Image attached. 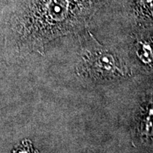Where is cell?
<instances>
[{
    "mask_svg": "<svg viewBox=\"0 0 153 153\" xmlns=\"http://www.w3.org/2000/svg\"><path fill=\"white\" fill-rule=\"evenodd\" d=\"M76 35L79 49L75 72L80 79L94 85H111L134 75L119 47L101 43L87 29Z\"/></svg>",
    "mask_w": 153,
    "mask_h": 153,
    "instance_id": "6da1fadb",
    "label": "cell"
},
{
    "mask_svg": "<svg viewBox=\"0 0 153 153\" xmlns=\"http://www.w3.org/2000/svg\"><path fill=\"white\" fill-rule=\"evenodd\" d=\"M126 46L122 50L134 72L153 79V26H127Z\"/></svg>",
    "mask_w": 153,
    "mask_h": 153,
    "instance_id": "7a4b0ae2",
    "label": "cell"
},
{
    "mask_svg": "<svg viewBox=\"0 0 153 153\" xmlns=\"http://www.w3.org/2000/svg\"><path fill=\"white\" fill-rule=\"evenodd\" d=\"M130 128L133 145L142 149L153 147V79L143 78L132 111Z\"/></svg>",
    "mask_w": 153,
    "mask_h": 153,
    "instance_id": "3957f363",
    "label": "cell"
},
{
    "mask_svg": "<svg viewBox=\"0 0 153 153\" xmlns=\"http://www.w3.org/2000/svg\"><path fill=\"white\" fill-rule=\"evenodd\" d=\"M12 153H38V152L33 148L31 141L25 139L21 142L20 144L15 147Z\"/></svg>",
    "mask_w": 153,
    "mask_h": 153,
    "instance_id": "277c9868",
    "label": "cell"
},
{
    "mask_svg": "<svg viewBox=\"0 0 153 153\" xmlns=\"http://www.w3.org/2000/svg\"><path fill=\"white\" fill-rule=\"evenodd\" d=\"M144 150H145L144 153H153V147L144 148Z\"/></svg>",
    "mask_w": 153,
    "mask_h": 153,
    "instance_id": "5b68a950",
    "label": "cell"
}]
</instances>
